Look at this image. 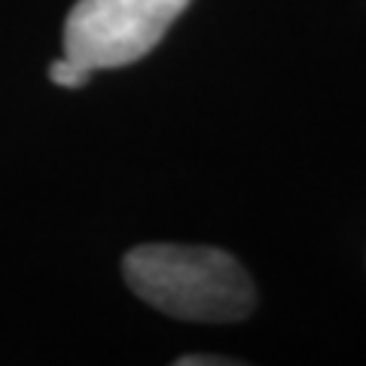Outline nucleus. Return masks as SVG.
<instances>
[{"label":"nucleus","mask_w":366,"mask_h":366,"mask_svg":"<svg viewBox=\"0 0 366 366\" xmlns=\"http://www.w3.org/2000/svg\"><path fill=\"white\" fill-rule=\"evenodd\" d=\"M129 287L159 312L180 320L226 324L254 308V287L238 262L214 247L144 244L125 254Z\"/></svg>","instance_id":"obj_1"},{"label":"nucleus","mask_w":366,"mask_h":366,"mask_svg":"<svg viewBox=\"0 0 366 366\" xmlns=\"http://www.w3.org/2000/svg\"><path fill=\"white\" fill-rule=\"evenodd\" d=\"M189 0H79L64 21V55L89 71L144 59Z\"/></svg>","instance_id":"obj_2"},{"label":"nucleus","mask_w":366,"mask_h":366,"mask_svg":"<svg viewBox=\"0 0 366 366\" xmlns=\"http://www.w3.org/2000/svg\"><path fill=\"white\" fill-rule=\"evenodd\" d=\"M89 76H92L89 67H83V64L74 61V59H67V55L49 64V79H52L55 86H61V89H79V86H86Z\"/></svg>","instance_id":"obj_3"}]
</instances>
